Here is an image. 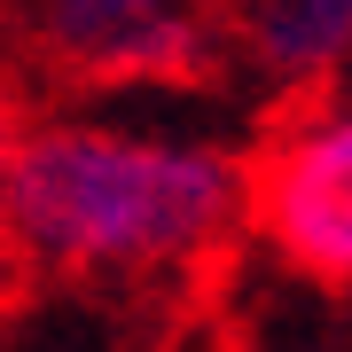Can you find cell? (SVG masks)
I'll return each instance as SVG.
<instances>
[{
    "mask_svg": "<svg viewBox=\"0 0 352 352\" xmlns=\"http://www.w3.org/2000/svg\"><path fill=\"white\" fill-rule=\"evenodd\" d=\"M243 47L274 87H321L352 63V0H274L243 16Z\"/></svg>",
    "mask_w": 352,
    "mask_h": 352,
    "instance_id": "obj_4",
    "label": "cell"
},
{
    "mask_svg": "<svg viewBox=\"0 0 352 352\" xmlns=\"http://www.w3.org/2000/svg\"><path fill=\"white\" fill-rule=\"evenodd\" d=\"M8 133H16V126H8V118H0V157H8Z\"/></svg>",
    "mask_w": 352,
    "mask_h": 352,
    "instance_id": "obj_5",
    "label": "cell"
},
{
    "mask_svg": "<svg viewBox=\"0 0 352 352\" xmlns=\"http://www.w3.org/2000/svg\"><path fill=\"white\" fill-rule=\"evenodd\" d=\"M243 227V157L204 133L32 118L0 157V235L71 274H157Z\"/></svg>",
    "mask_w": 352,
    "mask_h": 352,
    "instance_id": "obj_1",
    "label": "cell"
},
{
    "mask_svg": "<svg viewBox=\"0 0 352 352\" xmlns=\"http://www.w3.org/2000/svg\"><path fill=\"white\" fill-rule=\"evenodd\" d=\"M32 47L87 87H157L188 78L212 55V39L188 8L157 0H55L32 16Z\"/></svg>",
    "mask_w": 352,
    "mask_h": 352,
    "instance_id": "obj_3",
    "label": "cell"
},
{
    "mask_svg": "<svg viewBox=\"0 0 352 352\" xmlns=\"http://www.w3.org/2000/svg\"><path fill=\"white\" fill-rule=\"evenodd\" d=\"M243 219L289 274L321 289L352 282V94L305 110L243 164Z\"/></svg>",
    "mask_w": 352,
    "mask_h": 352,
    "instance_id": "obj_2",
    "label": "cell"
}]
</instances>
